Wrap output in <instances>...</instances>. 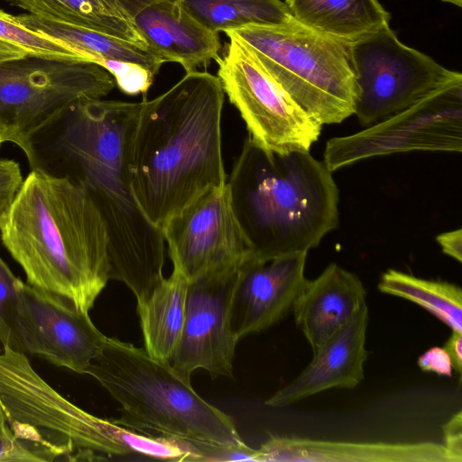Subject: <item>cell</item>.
<instances>
[{"instance_id":"30","label":"cell","mask_w":462,"mask_h":462,"mask_svg":"<svg viewBox=\"0 0 462 462\" xmlns=\"http://www.w3.org/2000/svg\"><path fill=\"white\" fill-rule=\"evenodd\" d=\"M23 180L17 162L0 158V222L10 208Z\"/></svg>"},{"instance_id":"29","label":"cell","mask_w":462,"mask_h":462,"mask_svg":"<svg viewBox=\"0 0 462 462\" xmlns=\"http://www.w3.org/2000/svg\"><path fill=\"white\" fill-rule=\"evenodd\" d=\"M195 461L260 462V452L244 441L236 444L192 442Z\"/></svg>"},{"instance_id":"25","label":"cell","mask_w":462,"mask_h":462,"mask_svg":"<svg viewBox=\"0 0 462 462\" xmlns=\"http://www.w3.org/2000/svg\"><path fill=\"white\" fill-rule=\"evenodd\" d=\"M202 25L219 33L249 24L278 25L292 18L280 0H180Z\"/></svg>"},{"instance_id":"19","label":"cell","mask_w":462,"mask_h":462,"mask_svg":"<svg viewBox=\"0 0 462 462\" xmlns=\"http://www.w3.org/2000/svg\"><path fill=\"white\" fill-rule=\"evenodd\" d=\"M134 22L146 44L165 62H177L186 73L219 57L218 33L196 20L180 0H160L138 12Z\"/></svg>"},{"instance_id":"36","label":"cell","mask_w":462,"mask_h":462,"mask_svg":"<svg viewBox=\"0 0 462 462\" xmlns=\"http://www.w3.org/2000/svg\"><path fill=\"white\" fill-rule=\"evenodd\" d=\"M29 55L21 47L0 40V61L16 60Z\"/></svg>"},{"instance_id":"31","label":"cell","mask_w":462,"mask_h":462,"mask_svg":"<svg viewBox=\"0 0 462 462\" xmlns=\"http://www.w3.org/2000/svg\"><path fill=\"white\" fill-rule=\"evenodd\" d=\"M419 367L427 372H434L439 375L451 376V359L444 347L433 346L418 358Z\"/></svg>"},{"instance_id":"33","label":"cell","mask_w":462,"mask_h":462,"mask_svg":"<svg viewBox=\"0 0 462 462\" xmlns=\"http://www.w3.org/2000/svg\"><path fill=\"white\" fill-rule=\"evenodd\" d=\"M436 240L440 245L442 252L457 260L462 262V229L445 232L437 236Z\"/></svg>"},{"instance_id":"38","label":"cell","mask_w":462,"mask_h":462,"mask_svg":"<svg viewBox=\"0 0 462 462\" xmlns=\"http://www.w3.org/2000/svg\"><path fill=\"white\" fill-rule=\"evenodd\" d=\"M442 1L451 3L458 7L462 6V0H442Z\"/></svg>"},{"instance_id":"3","label":"cell","mask_w":462,"mask_h":462,"mask_svg":"<svg viewBox=\"0 0 462 462\" xmlns=\"http://www.w3.org/2000/svg\"><path fill=\"white\" fill-rule=\"evenodd\" d=\"M26 282L89 312L110 280L109 237L88 191L68 176L31 169L0 222Z\"/></svg>"},{"instance_id":"6","label":"cell","mask_w":462,"mask_h":462,"mask_svg":"<svg viewBox=\"0 0 462 462\" xmlns=\"http://www.w3.org/2000/svg\"><path fill=\"white\" fill-rule=\"evenodd\" d=\"M0 404L12 430L55 460L139 454L143 447V434L72 403L34 370L24 353L10 347L0 353Z\"/></svg>"},{"instance_id":"35","label":"cell","mask_w":462,"mask_h":462,"mask_svg":"<svg viewBox=\"0 0 462 462\" xmlns=\"http://www.w3.org/2000/svg\"><path fill=\"white\" fill-rule=\"evenodd\" d=\"M107 3L112 5L114 7L122 10L126 13L128 15L134 18V16L147 7L160 0H106Z\"/></svg>"},{"instance_id":"4","label":"cell","mask_w":462,"mask_h":462,"mask_svg":"<svg viewBox=\"0 0 462 462\" xmlns=\"http://www.w3.org/2000/svg\"><path fill=\"white\" fill-rule=\"evenodd\" d=\"M227 184L258 259L308 254L338 225L339 190L332 171L310 152H271L247 136Z\"/></svg>"},{"instance_id":"14","label":"cell","mask_w":462,"mask_h":462,"mask_svg":"<svg viewBox=\"0 0 462 462\" xmlns=\"http://www.w3.org/2000/svg\"><path fill=\"white\" fill-rule=\"evenodd\" d=\"M239 270L189 281L183 327L170 361L182 376L191 379L194 371L203 369L213 378L233 377L237 340L231 306Z\"/></svg>"},{"instance_id":"11","label":"cell","mask_w":462,"mask_h":462,"mask_svg":"<svg viewBox=\"0 0 462 462\" xmlns=\"http://www.w3.org/2000/svg\"><path fill=\"white\" fill-rule=\"evenodd\" d=\"M462 150V75L409 107L364 130L329 139L324 162L330 171L359 161L410 151Z\"/></svg>"},{"instance_id":"17","label":"cell","mask_w":462,"mask_h":462,"mask_svg":"<svg viewBox=\"0 0 462 462\" xmlns=\"http://www.w3.org/2000/svg\"><path fill=\"white\" fill-rule=\"evenodd\" d=\"M260 462H461L442 443L356 442L271 436Z\"/></svg>"},{"instance_id":"22","label":"cell","mask_w":462,"mask_h":462,"mask_svg":"<svg viewBox=\"0 0 462 462\" xmlns=\"http://www.w3.org/2000/svg\"><path fill=\"white\" fill-rule=\"evenodd\" d=\"M172 272L153 289L137 310L144 350L154 359L170 363L180 337L189 279L172 263Z\"/></svg>"},{"instance_id":"10","label":"cell","mask_w":462,"mask_h":462,"mask_svg":"<svg viewBox=\"0 0 462 462\" xmlns=\"http://www.w3.org/2000/svg\"><path fill=\"white\" fill-rule=\"evenodd\" d=\"M227 37L224 54L216 60L217 77L245 123L248 136L271 152H310L323 125L290 97L247 46Z\"/></svg>"},{"instance_id":"27","label":"cell","mask_w":462,"mask_h":462,"mask_svg":"<svg viewBox=\"0 0 462 462\" xmlns=\"http://www.w3.org/2000/svg\"><path fill=\"white\" fill-rule=\"evenodd\" d=\"M54 460L38 444L18 437L7 422L0 420V462H37Z\"/></svg>"},{"instance_id":"1","label":"cell","mask_w":462,"mask_h":462,"mask_svg":"<svg viewBox=\"0 0 462 462\" xmlns=\"http://www.w3.org/2000/svg\"><path fill=\"white\" fill-rule=\"evenodd\" d=\"M141 102H77L34 140L35 166L59 162L56 175L83 187L99 209L109 237L110 280L123 282L142 307L163 280L165 240L134 196L128 143Z\"/></svg>"},{"instance_id":"18","label":"cell","mask_w":462,"mask_h":462,"mask_svg":"<svg viewBox=\"0 0 462 462\" xmlns=\"http://www.w3.org/2000/svg\"><path fill=\"white\" fill-rule=\"evenodd\" d=\"M366 305V291L356 274L335 263L305 282L292 312L313 352Z\"/></svg>"},{"instance_id":"16","label":"cell","mask_w":462,"mask_h":462,"mask_svg":"<svg viewBox=\"0 0 462 462\" xmlns=\"http://www.w3.org/2000/svg\"><path fill=\"white\" fill-rule=\"evenodd\" d=\"M368 316L365 305L313 352L307 367L271 395L265 404L285 407L329 389H351L358 385L364 379V364L368 356L365 349Z\"/></svg>"},{"instance_id":"8","label":"cell","mask_w":462,"mask_h":462,"mask_svg":"<svg viewBox=\"0 0 462 462\" xmlns=\"http://www.w3.org/2000/svg\"><path fill=\"white\" fill-rule=\"evenodd\" d=\"M112 75L92 62L26 55L0 61V125L7 142L35 162V138L77 102L101 99L115 88Z\"/></svg>"},{"instance_id":"34","label":"cell","mask_w":462,"mask_h":462,"mask_svg":"<svg viewBox=\"0 0 462 462\" xmlns=\"http://www.w3.org/2000/svg\"><path fill=\"white\" fill-rule=\"evenodd\" d=\"M443 347L451 359L453 369L460 374L462 371V333L452 331Z\"/></svg>"},{"instance_id":"23","label":"cell","mask_w":462,"mask_h":462,"mask_svg":"<svg viewBox=\"0 0 462 462\" xmlns=\"http://www.w3.org/2000/svg\"><path fill=\"white\" fill-rule=\"evenodd\" d=\"M44 19L81 26L131 42L146 44L134 18L106 0H5Z\"/></svg>"},{"instance_id":"9","label":"cell","mask_w":462,"mask_h":462,"mask_svg":"<svg viewBox=\"0 0 462 462\" xmlns=\"http://www.w3.org/2000/svg\"><path fill=\"white\" fill-rule=\"evenodd\" d=\"M349 53L354 114L364 126L409 107L459 74L404 45L390 26L349 42Z\"/></svg>"},{"instance_id":"2","label":"cell","mask_w":462,"mask_h":462,"mask_svg":"<svg viewBox=\"0 0 462 462\" xmlns=\"http://www.w3.org/2000/svg\"><path fill=\"white\" fill-rule=\"evenodd\" d=\"M224 99L217 77L196 70L157 97L141 101L128 143V171L138 206L158 228L208 189L226 184Z\"/></svg>"},{"instance_id":"7","label":"cell","mask_w":462,"mask_h":462,"mask_svg":"<svg viewBox=\"0 0 462 462\" xmlns=\"http://www.w3.org/2000/svg\"><path fill=\"white\" fill-rule=\"evenodd\" d=\"M247 46L278 85L321 125L354 115L355 84L349 42L310 30L293 19L225 32Z\"/></svg>"},{"instance_id":"37","label":"cell","mask_w":462,"mask_h":462,"mask_svg":"<svg viewBox=\"0 0 462 462\" xmlns=\"http://www.w3.org/2000/svg\"><path fill=\"white\" fill-rule=\"evenodd\" d=\"M5 142H7L6 134L2 125H0V147Z\"/></svg>"},{"instance_id":"24","label":"cell","mask_w":462,"mask_h":462,"mask_svg":"<svg viewBox=\"0 0 462 462\" xmlns=\"http://www.w3.org/2000/svg\"><path fill=\"white\" fill-rule=\"evenodd\" d=\"M383 293L410 300L443 321L452 331L462 333V291L457 284L418 278L389 269L377 285Z\"/></svg>"},{"instance_id":"12","label":"cell","mask_w":462,"mask_h":462,"mask_svg":"<svg viewBox=\"0 0 462 462\" xmlns=\"http://www.w3.org/2000/svg\"><path fill=\"white\" fill-rule=\"evenodd\" d=\"M13 336L14 350L80 374H87L106 339L89 312L20 279L15 290Z\"/></svg>"},{"instance_id":"32","label":"cell","mask_w":462,"mask_h":462,"mask_svg":"<svg viewBox=\"0 0 462 462\" xmlns=\"http://www.w3.org/2000/svg\"><path fill=\"white\" fill-rule=\"evenodd\" d=\"M445 448L462 461V411L453 415L442 426Z\"/></svg>"},{"instance_id":"13","label":"cell","mask_w":462,"mask_h":462,"mask_svg":"<svg viewBox=\"0 0 462 462\" xmlns=\"http://www.w3.org/2000/svg\"><path fill=\"white\" fill-rule=\"evenodd\" d=\"M162 231L171 262L189 281L239 270L253 256L227 182L199 195L172 216Z\"/></svg>"},{"instance_id":"21","label":"cell","mask_w":462,"mask_h":462,"mask_svg":"<svg viewBox=\"0 0 462 462\" xmlns=\"http://www.w3.org/2000/svg\"><path fill=\"white\" fill-rule=\"evenodd\" d=\"M26 28L61 41L87 62L105 67L108 60L128 61L147 68L155 76L166 63L148 45L131 42L94 30L44 19L30 14L16 16Z\"/></svg>"},{"instance_id":"20","label":"cell","mask_w":462,"mask_h":462,"mask_svg":"<svg viewBox=\"0 0 462 462\" xmlns=\"http://www.w3.org/2000/svg\"><path fill=\"white\" fill-rule=\"evenodd\" d=\"M291 18L327 36L351 42L389 26L378 0H285Z\"/></svg>"},{"instance_id":"15","label":"cell","mask_w":462,"mask_h":462,"mask_svg":"<svg viewBox=\"0 0 462 462\" xmlns=\"http://www.w3.org/2000/svg\"><path fill=\"white\" fill-rule=\"evenodd\" d=\"M307 253L262 260L251 256L240 268L231 306L237 342L281 321L292 310L305 282Z\"/></svg>"},{"instance_id":"26","label":"cell","mask_w":462,"mask_h":462,"mask_svg":"<svg viewBox=\"0 0 462 462\" xmlns=\"http://www.w3.org/2000/svg\"><path fill=\"white\" fill-rule=\"evenodd\" d=\"M0 40L21 47L29 55L45 59L87 62L67 44L23 26L16 18L0 9Z\"/></svg>"},{"instance_id":"28","label":"cell","mask_w":462,"mask_h":462,"mask_svg":"<svg viewBox=\"0 0 462 462\" xmlns=\"http://www.w3.org/2000/svg\"><path fill=\"white\" fill-rule=\"evenodd\" d=\"M18 280L19 278L13 273L0 256V342L3 347L13 349H14L13 314Z\"/></svg>"},{"instance_id":"5","label":"cell","mask_w":462,"mask_h":462,"mask_svg":"<svg viewBox=\"0 0 462 462\" xmlns=\"http://www.w3.org/2000/svg\"><path fill=\"white\" fill-rule=\"evenodd\" d=\"M120 405L113 421L139 433L188 442L243 441L232 417L200 397L191 379L144 348L107 337L88 368Z\"/></svg>"}]
</instances>
